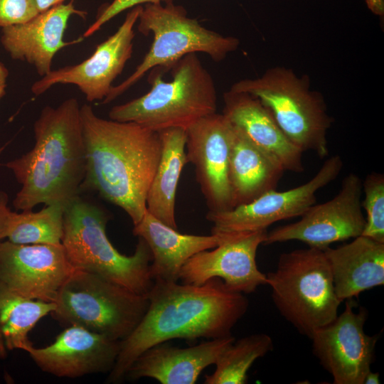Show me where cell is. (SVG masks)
<instances>
[{
    "mask_svg": "<svg viewBox=\"0 0 384 384\" xmlns=\"http://www.w3.org/2000/svg\"><path fill=\"white\" fill-rule=\"evenodd\" d=\"M146 296V312L133 331L120 341L119 352L107 383L122 381L138 356L156 344L174 338L230 336L249 305L244 294L230 290L219 278L201 285L156 279Z\"/></svg>",
    "mask_w": 384,
    "mask_h": 384,
    "instance_id": "1",
    "label": "cell"
},
{
    "mask_svg": "<svg viewBox=\"0 0 384 384\" xmlns=\"http://www.w3.org/2000/svg\"><path fill=\"white\" fill-rule=\"evenodd\" d=\"M86 156L82 191H94L120 207L138 223L146 210V196L161 153L158 132L133 122L98 117L80 106Z\"/></svg>",
    "mask_w": 384,
    "mask_h": 384,
    "instance_id": "2",
    "label": "cell"
},
{
    "mask_svg": "<svg viewBox=\"0 0 384 384\" xmlns=\"http://www.w3.org/2000/svg\"><path fill=\"white\" fill-rule=\"evenodd\" d=\"M35 144L5 166L21 185L13 206L31 210L41 203L64 206L79 196L86 169L80 106L76 98L46 106L33 125Z\"/></svg>",
    "mask_w": 384,
    "mask_h": 384,
    "instance_id": "3",
    "label": "cell"
},
{
    "mask_svg": "<svg viewBox=\"0 0 384 384\" xmlns=\"http://www.w3.org/2000/svg\"><path fill=\"white\" fill-rule=\"evenodd\" d=\"M172 80H162L157 68L149 78L151 89L139 97L114 106L110 119L133 122L155 132L186 129L199 119L216 112L213 79L197 53L186 55L171 68Z\"/></svg>",
    "mask_w": 384,
    "mask_h": 384,
    "instance_id": "4",
    "label": "cell"
},
{
    "mask_svg": "<svg viewBox=\"0 0 384 384\" xmlns=\"http://www.w3.org/2000/svg\"><path fill=\"white\" fill-rule=\"evenodd\" d=\"M109 215L97 205L76 196L65 206L61 244L75 270L98 274L140 294H147L154 280L151 253L139 238L134 252L124 255L107 233Z\"/></svg>",
    "mask_w": 384,
    "mask_h": 384,
    "instance_id": "5",
    "label": "cell"
},
{
    "mask_svg": "<svg viewBox=\"0 0 384 384\" xmlns=\"http://www.w3.org/2000/svg\"><path fill=\"white\" fill-rule=\"evenodd\" d=\"M230 90L257 97L302 151H312L320 158L329 155L327 133L333 119L324 97L311 89L308 76L277 65L260 77L235 82Z\"/></svg>",
    "mask_w": 384,
    "mask_h": 384,
    "instance_id": "6",
    "label": "cell"
},
{
    "mask_svg": "<svg viewBox=\"0 0 384 384\" xmlns=\"http://www.w3.org/2000/svg\"><path fill=\"white\" fill-rule=\"evenodd\" d=\"M266 276L276 308L300 334L310 338L337 316L341 302L324 250L309 247L282 253Z\"/></svg>",
    "mask_w": 384,
    "mask_h": 384,
    "instance_id": "7",
    "label": "cell"
},
{
    "mask_svg": "<svg viewBox=\"0 0 384 384\" xmlns=\"http://www.w3.org/2000/svg\"><path fill=\"white\" fill-rule=\"evenodd\" d=\"M53 302L50 314L62 324L80 326L116 341L133 331L149 306L146 294L79 270L65 281Z\"/></svg>",
    "mask_w": 384,
    "mask_h": 384,
    "instance_id": "8",
    "label": "cell"
},
{
    "mask_svg": "<svg viewBox=\"0 0 384 384\" xmlns=\"http://www.w3.org/2000/svg\"><path fill=\"white\" fill-rule=\"evenodd\" d=\"M137 21L141 33H153L151 46L134 71L121 83L113 85L102 104L113 101L151 69H170L189 53H204L220 62L240 45L238 38L205 28L196 19L188 17L183 6L173 3L146 4Z\"/></svg>",
    "mask_w": 384,
    "mask_h": 384,
    "instance_id": "9",
    "label": "cell"
},
{
    "mask_svg": "<svg viewBox=\"0 0 384 384\" xmlns=\"http://www.w3.org/2000/svg\"><path fill=\"white\" fill-rule=\"evenodd\" d=\"M362 192L361 178L349 174L333 198L311 206L299 221L267 232L263 244L299 240L324 250L334 242L361 235L366 223Z\"/></svg>",
    "mask_w": 384,
    "mask_h": 384,
    "instance_id": "10",
    "label": "cell"
},
{
    "mask_svg": "<svg viewBox=\"0 0 384 384\" xmlns=\"http://www.w3.org/2000/svg\"><path fill=\"white\" fill-rule=\"evenodd\" d=\"M343 164L340 156H332L302 185L284 191L270 190L230 210L209 211L206 218L213 224L211 233L265 230L277 221L302 216L316 203V192L337 178Z\"/></svg>",
    "mask_w": 384,
    "mask_h": 384,
    "instance_id": "11",
    "label": "cell"
},
{
    "mask_svg": "<svg viewBox=\"0 0 384 384\" xmlns=\"http://www.w3.org/2000/svg\"><path fill=\"white\" fill-rule=\"evenodd\" d=\"M345 309L331 322L316 329L310 336L312 352L333 378L334 384H363L370 370L378 336L364 331L368 312L354 311L348 299Z\"/></svg>",
    "mask_w": 384,
    "mask_h": 384,
    "instance_id": "12",
    "label": "cell"
},
{
    "mask_svg": "<svg viewBox=\"0 0 384 384\" xmlns=\"http://www.w3.org/2000/svg\"><path fill=\"white\" fill-rule=\"evenodd\" d=\"M142 7L131 9L115 33L97 45L88 58L76 65L51 70L36 81L31 88L33 94L39 96L57 84H72L79 88L88 102H102L132 57L134 27Z\"/></svg>",
    "mask_w": 384,
    "mask_h": 384,
    "instance_id": "13",
    "label": "cell"
},
{
    "mask_svg": "<svg viewBox=\"0 0 384 384\" xmlns=\"http://www.w3.org/2000/svg\"><path fill=\"white\" fill-rule=\"evenodd\" d=\"M267 230L227 233L215 247L201 251L183 265L179 279L183 283L201 285L219 278L232 291L250 294L267 284L265 274L256 262L258 247L263 244Z\"/></svg>",
    "mask_w": 384,
    "mask_h": 384,
    "instance_id": "14",
    "label": "cell"
},
{
    "mask_svg": "<svg viewBox=\"0 0 384 384\" xmlns=\"http://www.w3.org/2000/svg\"><path fill=\"white\" fill-rule=\"evenodd\" d=\"M74 270L62 244L0 243V282L26 298L53 302Z\"/></svg>",
    "mask_w": 384,
    "mask_h": 384,
    "instance_id": "15",
    "label": "cell"
},
{
    "mask_svg": "<svg viewBox=\"0 0 384 384\" xmlns=\"http://www.w3.org/2000/svg\"><path fill=\"white\" fill-rule=\"evenodd\" d=\"M186 133L187 162L196 168L209 211L233 208L229 183L231 124L223 114L215 112L197 120Z\"/></svg>",
    "mask_w": 384,
    "mask_h": 384,
    "instance_id": "16",
    "label": "cell"
},
{
    "mask_svg": "<svg viewBox=\"0 0 384 384\" xmlns=\"http://www.w3.org/2000/svg\"><path fill=\"white\" fill-rule=\"evenodd\" d=\"M120 349V341L109 338L82 326L71 325L48 346L27 350L43 372L59 378H74L109 373Z\"/></svg>",
    "mask_w": 384,
    "mask_h": 384,
    "instance_id": "17",
    "label": "cell"
},
{
    "mask_svg": "<svg viewBox=\"0 0 384 384\" xmlns=\"http://www.w3.org/2000/svg\"><path fill=\"white\" fill-rule=\"evenodd\" d=\"M73 15L85 18L87 12L75 9L73 1L54 6L25 23L2 28L1 45L12 59L32 65L42 78L52 70L53 59L60 50L83 40L82 36L63 40Z\"/></svg>",
    "mask_w": 384,
    "mask_h": 384,
    "instance_id": "18",
    "label": "cell"
},
{
    "mask_svg": "<svg viewBox=\"0 0 384 384\" xmlns=\"http://www.w3.org/2000/svg\"><path fill=\"white\" fill-rule=\"evenodd\" d=\"M223 114L284 171H304L302 151L285 136L270 111L255 97L229 90Z\"/></svg>",
    "mask_w": 384,
    "mask_h": 384,
    "instance_id": "19",
    "label": "cell"
},
{
    "mask_svg": "<svg viewBox=\"0 0 384 384\" xmlns=\"http://www.w3.org/2000/svg\"><path fill=\"white\" fill-rule=\"evenodd\" d=\"M234 341L230 335L187 348L173 346L166 342L156 344L138 356L125 378L135 380L151 378L161 384H194L201 372L215 365Z\"/></svg>",
    "mask_w": 384,
    "mask_h": 384,
    "instance_id": "20",
    "label": "cell"
},
{
    "mask_svg": "<svg viewBox=\"0 0 384 384\" xmlns=\"http://www.w3.org/2000/svg\"><path fill=\"white\" fill-rule=\"evenodd\" d=\"M133 234L142 238L150 249L152 260L150 274L154 279L178 282L181 267L195 254L218 246L223 233L195 235L180 233L146 210L134 225Z\"/></svg>",
    "mask_w": 384,
    "mask_h": 384,
    "instance_id": "21",
    "label": "cell"
},
{
    "mask_svg": "<svg viewBox=\"0 0 384 384\" xmlns=\"http://www.w3.org/2000/svg\"><path fill=\"white\" fill-rule=\"evenodd\" d=\"M334 290L342 302L384 284V242L360 235L349 243L324 250Z\"/></svg>",
    "mask_w": 384,
    "mask_h": 384,
    "instance_id": "22",
    "label": "cell"
},
{
    "mask_svg": "<svg viewBox=\"0 0 384 384\" xmlns=\"http://www.w3.org/2000/svg\"><path fill=\"white\" fill-rule=\"evenodd\" d=\"M231 126L229 183L235 207L275 189L284 171Z\"/></svg>",
    "mask_w": 384,
    "mask_h": 384,
    "instance_id": "23",
    "label": "cell"
},
{
    "mask_svg": "<svg viewBox=\"0 0 384 384\" xmlns=\"http://www.w3.org/2000/svg\"><path fill=\"white\" fill-rule=\"evenodd\" d=\"M161 141L160 159L146 196V210L164 224L177 229L176 194L182 169L187 164L186 133L182 128L158 132Z\"/></svg>",
    "mask_w": 384,
    "mask_h": 384,
    "instance_id": "24",
    "label": "cell"
},
{
    "mask_svg": "<svg viewBox=\"0 0 384 384\" xmlns=\"http://www.w3.org/2000/svg\"><path fill=\"white\" fill-rule=\"evenodd\" d=\"M55 306L54 302L23 297L0 282V358L14 350L26 352L32 346L29 332Z\"/></svg>",
    "mask_w": 384,
    "mask_h": 384,
    "instance_id": "25",
    "label": "cell"
},
{
    "mask_svg": "<svg viewBox=\"0 0 384 384\" xmlns=\"http://www.w3.org/2000/svg\"><path fill=\"white\" fill-rule=\"evenodd\" d=\"M272 349L273 341L266 334H255L234 341L218 358L214 372L205 375L204 383H247V373L253 363Z\"/></svg>",
    "mask_w": 384,
    "mask_h": 384,
    "instance_id": "26",
    "label": "cell"
},
{
    "mask_svg": "<svg viewBox=\"0 0 384 384\" xmlns=\"http://www.w3.org/2000/svg\"><path fill=\"white\" fill-rule=\"evenodd\" d=\"M64 209V205L53 203L38 212L12 211L8 240L23 245L61 244Z\"/></svg>",
    "mask_w": 384,
    "mask_h": 384,
    "instance_id": "27",
    "label": "cell"
},
{
    "mask_svg": "<svg viewBox=\"0 0 384 384\" xmlns=\"http://www.w3.org/2000/svg\"><path fill=\"white\" fill-rule=\"evenodd\" d=\"M364 199L361 201L366 218L361 235L384 242V176L373 172L362 181Z\"/></svg>",
    "mask_w": 384,
    "mask_h": 384,
    "instance_id": "28",
    "label": "cell"
},
{
    "mask_svg": "<svg viewBox=\"0 0 384 384\" xmlns=\"http://www.w3.org/2000/svg\"><path fill=\"white\" fill-rule=\"evenodd\" d=\"M38 14L35 0H0V28L25 23Z\"/></svg>",
    "mask_w": 384,
    "mask_h": 384,
    "instance_id": "29",
    "label": "cell"
},
{
    "mask_svg": "<svg viewBox=\"0 0 384 384\" xmlns=\"http://www.w3.org/2000/svg\"><path fill=\"white\" fill-rule=\"evenodd\" d=\"M163 0H113L98 12L96 19L82 35L87 38L97 32L105 23L119 14L121 12L132 9L142 4H159Z\"/></svg>",
    "mask_w": 384,
    "mask_h": 384,
    "instance_id": "30",
    "label": "cell"
},
{
    "mask_svg": "<svg viewBox=\"0 0 384 384\" xmlns=\"http://www.w3.org/2000/svg\"><path fill=\"white\" fill-rule=\"evenodd\" d=\"M12 211L8 206V196L0 191V243L7 238Z\"/></svg>",
    "mask_w": 384,
    "mask_h": 384,
    "instance_id": "31",
    "label": "cell"
},
{
    "mask_svg": "<svg viewBox=\"0 0 384 384\" xmlns=\"http://www.w3.org/2000/svg\"><path fill=\"white\" fill-rule=\"evenodd\" d=\"M368 9L375 15L384 14V0H365Z\"/></svg>",
    "mask_w": 384,
    "mask_h": 384,
    "instance_id": "32",
    "label": "cell"
},
{
    "mask_svg": "<svg viewBox=\"0 0 384 384\" xmlns=\"http://www.w3.org/2000/svg\"><path fill=\"white\" fill-rule=\"evenodd\" d=\"M9 70L4 63L0 62V100L6 93Z\"/></svg>",
    "mask_w": 384,
    "mask_h": 384,
    "instance_id": "33",
    "label": "cell"
},
{
    "mask_svg": "<svg viewBox=\"0 0 384 384\" xmlns=\"http://www.w3.org/2000/svg\"><path fill=\"white\" fill-rule=\"evenodd\" d=\"M39 13L45 11L51 7L64 3L65 0H35Z\"/></svg>",
    "mask_w": 384,
    "mask_h": 384,
    "instance_id": "34",
    "label": "cell"
},
{
    "mask_svg": "<svg viewBox=\"0 0 384 384\" xmlns=\"http://www.w3.org/2000/svg\"><path fill=\"white\" fill-rule=\"evenodd\" d=\"M379 377L378 372L369 370L364 378L363 384H379L380 383Z\"/></svg>",
    "mask_w": 384,
    "mask_h": 384,
    "instance_id": "35",
    "label": "cell"
},
{
    "mask_svg": "<svg viewBox=\"0 0 384 384\" xmlns=\"http://www.w3.org/2000/svg\"><path fill=\"white\" fill-rule=\"evenodd\" d=\"M174 0H163L162 1H164L165 4L166 3H173Z\"/></svg>",
    "mask_w": 384,
    "mask_h": 384,
    "instance_id": "36",
    "label": "cell"
}]
</instances>
